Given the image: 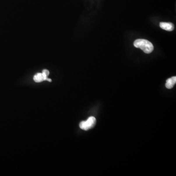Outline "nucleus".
<instances>
[{"label": "nucleus", "mask_w": 176, "mask_h": 176, "mask_svg": "<svg viewBox=\"0 0 176 176\" xmlns=\"http://www.w3.org/2000/svg\"><path fill=\"white\" fill-rule=\"evenodd\" d=\"M42 73H45V74L47 76H49V74H50V72H49V71L47 70H43Z\"/></svg>", "instance_id": "423d86ee"}, {"label": "nucleus", "mask_w": 176, "mask_h": 176, "mask_svg": "<svg viewBox=\"0 0 176 176\" xmlns=\"http://www.w3.org/2000/svg\"><path fill=\"white\" fill-rule=\"evenodd\" d=\"M134 45L137 48H140L145 53H150L154 50L153 44L145 39H137L135 41Z\"/></svg>", "instance_id": "f257e3e1"}, {"label": "nucleus", "mask_w": 176, "mask_h": 176, "mask_svg": "<svg viewBox=\"0 0 176 176\" xmlns=\"http://www.w3.org/2000/svg\"><path fill=\"white\" fill-rule=\"evenodd\" d=\"M34 80L37 83H40L43 81H48L49 82H52L51 79L47 78V76L44 73H38L35 75L34 78Z\"/></svg>", "instance_id": "7ed1b4c3"}, {"label": "nucleus", "mask_w": 176, "mask_h": 176, "mask_svg": "<svg viewBox=\"0 0 176 176\" xmlns=\"http://www.w3.org/2000/svg\"><path fill=\"white\" fill-rule=\"evenodd\" d=\"M176 83V76H173L167 79L166 84V87L168 89H171L173 88Z\"/></svg>", "instance_id": "39448f33"}, {"label": "nucleus", "mask_w": 176, "mask_h": 176, "mask_svg": "<svg viewBox=\"0 0 176 176\" xmlns=\"http://www.w3.org/2000/svg\"><path fill=\"white\" fill-rule=\"evenodd\" d=\"M159 26L163 29L169 31H172L174 29V25L172 23L161 22L159 24Z\"/></svg>", "instance_id": "20e7f679"}, {"label": "nucleus", "mask_w": 176, "mask_h": 176, "mask_svg": "<svg viewBox=\"0 0 176 176\" xmlns=\"http://www.w3.org/2000/svg\"><path fill=\"white\" fill-rule=\"evenodd\" d=\"M96 124V119L94 117H91L87 121L81 122L79 127L84 130L87 131L93 128Z\"/></svg>", "instance_id": "f03ea898"}]
</instances>
